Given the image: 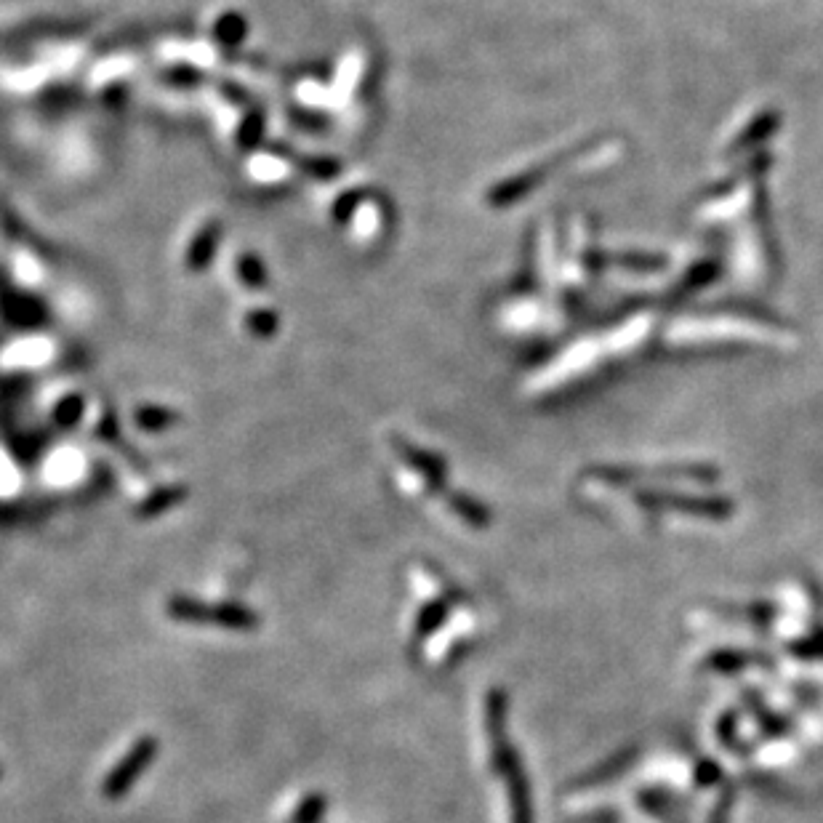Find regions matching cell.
Masks as SVG:
<instances>
[{"label":"cell","mask_w":823,"mask_h":823,"mask_svg":"<svg viewBox=\"0 0 823 823\" xmlns=\"http://www.w3.org/2000/svg\"><path fill=\"white\" fill-rule=\"evenodd\" d=\"M166 613L182 624L219 626V629H232V632H251L262 624L259 613L240 602H203L190 594H174L166 602Z\"/></svg>","instance_id":"1"},{"label":"cell","mask_w":823,"mask_h":823,"mask_svg":"<svg viewBox=\"0 0 823 823\" xmlns=\"http://www.w3.org/2000/svg\"><path fill=\"white\" fill-rule=\"evenodd\" d=\"M491 760H493V770H496V776L504 778V784H507L512 823H533L531 786H528L523 762H520V754L515 752V746L509 744L507 738H504V741H493Z\"/></svg>","instance_id":"2"},{"label":"cell","mask_w":823,"mask_h":823,"mask_svg":"<svg viewBox=\"0 0 823 823\" xmlns=\"http://www.w3.org/2000/svg\"><path fill=\"white\" fill-rule=\"evenodd\" d=\"M158 749L160 744L155 736L136 738V744L120 757L118 765H115L102 781L104 800H123V797L134 789L136 781L150 770V765L155 762V757H158Z\"/></svg>","instance_id":"3"},{"label":"cell","mask_w":823,"mask_h":823,"mask_svg":"<svg viewBox=\"0 0 823 823\" xmlns=\"http://www.w3.org/2000/svg\"><path fill=\"white\" fill-rule=\"evenodd\" d=\"M645 507H672L674 512H688V515L698 517H712V520H722L730 515V504L720 499H666V496H642Z\"/></svg>","instance_id":"4"},{"label":"cell","mask_w":823,"mask_h":823,"mask_svg":"<svg viewBox=\"0 0 823 823\" xmlns=\"http://www.w3.org/2000/svg\"><path fill=\"white\" fill-rule=\"evenodd\" d=\"M485 730H488L491 744L507 738V696H504V690L493 688L485 696Z\"/></svg>","instance_id":"5"},{"label":"cell","mask_w":823,"mask_h":823,"mask_svg":"<svg viewBox=\"0 0 823 823\" xmlns=\"http://www.w3.org/2000/svg\"><path fill=\"white\" fill-rule=\"evenodd\" d=\"M448 613H451V602L448 600L427 602V605L419 610L416 624H413V637H416V642L429 640V637L448 621Z\"/></svg>","instance_id":"6"},{"label":"cell","mask_w":823,"mask_h":823,"mask_svg":"<svg viewBox=\"0 0 823 823\" xmlns=\"http://www.w3.org/2000/svg\"><path fill=\"white\" fill-rule=\"evenodd\" d=\"M182 499L184 488H179V485H174V488H160V491L147 496V499L136 507V517H139V520H152V517L168 512V509L174 507V504H179Z\"/></svg>","instance_id":"7"},{"label":"cell","mask_w":823,"mask_h":823,"mask_svg":"<svg viewBox=\"0 0 823 823\" xmlns=\"http://www.w3.org/2000/svg\"><path fill=\"white\" fill-rule=\"evenodd\" d=\"M328 810V797L323 792H309L293 810L291 823H320Z\"/></svg>","instance_id":"8"},{"label":"cell","mask_w":823,"mask_h":823,"mask_svg":"<svg viewBox=\"0 0 823 823\" xmlns=\"http://www.w3.org/2000/svg\"><path fill=\"white\" fill-rule=\"evenodd\" d=\"M451 509L464 520V523L475 525V528L491 525V512H488L483 504H477L475 499H469V496H453Z\"/></svg>","instance_id":"9"},{"label":"cell","mask_w":823,"mask_h":823,"mask_svg":"<svg viewBox=\"0 0 823 823\" xmlns=\"http://www.w3.org/2000/svg\"><path fill=\"white\" fill-rule=\"evenodd\" d=\"M749 653H736V650H722V653H712L706 666L709 669H717V672H733V669H744V666L752 664Z\"/></svg>","instance_id":"10"},{"label":"cell","mask_w":823,"mask_h":823,"mask_svg":"<svg viewBox=\"0 0 823 823\" xmlns=\"http://www.w3.org/2000/svg\"><path fill=\"white\" fill-rule=\"evenodd\" d=\"M794 653H797V656H802V658H808V656L823 658V632H818V634H813V637H805L802 642H797V645H794Z\"/></svg>","instance_id":"11"},{"label":"cell","mask_w":823,"mask_h":823,"mask_svg":"<svg viewBox=\"0 0 823 823\" xmlns=\"http://www.w3.org/2000/svg\"><path fill=\"white\" fill-rule=\"evenodd\" d=\"M696 778H698V784H714V781H720V770L714 768L712 762H701V765H698V770H696Z\"/></svg>","instance_id":"12"},{"label":"cell","mask_w":823,"mask_h":823,"mask_svg":"<svg viewBox=\"0 0 823 823\" xmlns=\"http://www.w3.org/2000/svg\"><path fill=\"white\" fill-rule=\"evenodd\" d=\"M728 818H730V794H725V797L717 802V808H714L712 823H728Z\"/></svg>","instance_id":"13"},{"label":"cell","mask_w":823,"mask_h":823,"mask_svg":"<svg viewBox=\"0 0 823 823\" xmlns=\"http://www.w3.org/2000/svg\"><path fill=\"white\" fill-rule=\"evenodd\" d=\"M0 778H3V768H0Z\"/></svg>","instance_id":"14"}]
</instances>
